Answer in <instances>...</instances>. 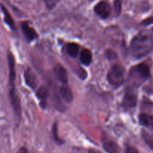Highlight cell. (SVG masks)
Returning a JSON list of instances; mask_svg holds the SVG:
<instances>
[{
    "label": "cell",
    "instance_id": "cell-1",
    "mask_svg": "<svg viewBox=\"0 0 153 153\" xmlns=\"http://www.w3.org/2000/svg\"><path fill=\"white\" fill-rule=\"evenodd\" d=\"M153 49V37L149 33L142 31L133 38L131 43V52L136 58L148 55Z\"/></svg>",
    "mask_w": 153,
    "mask_h": 153
},
{
    "label": "cell",
    "instance_id": "cell-2",
    "mask_svg": "<svg viewBox=\"0 0 153 153\" xmlns=\"http://www.w3.org/2000/svg\"><path fill=\"white\" fill-rule=\"evenodd\" d=\"M7 60H8L9 67V81H10V91H9V97H10V104L13 107L15 114L19 117H20L21 114V107L20 102H19V97L16 91L15 87V79H16V70H15V61L14 58L11 52H9L7 55Z\"/></svg>",
    "mask_w": 153,
    "mask_h": 153
},
{
    "label": "cell",
    "instance_id": "cell-3",
    "mask_svg": "<svg viewBox=\"0 0 153 153\" xmlns=\"http://www.w3.org/2000/svg\"><path fill=\"white\" fill-rule=\"evenodd\" d=\"M107 79L111 86L117 88L123 84L125 79V69L120 65H114L108 73Z\"/></svg>",
    "mask_w": 153,
    "mask_h": 153
},
{
    "label": "cell",
    "instance_id": "cell-4",
    "mask_svg": "<svg viewBox=\"0 0 153 153\" xmlns=\"http://www.w3.org/2000/svg\"><path fill=\"white\" fill-rule=\"evenodd\" d=\"M150 76V71L147 65L145 64H140L133 67L130 72L129 77L134 81H144L147 79Z\"/></svg>",
    "mask_w": 153,
    "mask_h": 153
},
{
    "label": "cell",
    "instance_id": "cell-5",
    "mask_svg": "<svg viewBox=\"0 0 153 153\" xmlns=\"http://www.w3.org/2000/svg\"><path fill=\"white\" fill-rule=\"evenodd\" d=\"M94 11L102 19H107L111 15V7L107 1H101L96 4Z\"/></svg>",
    "mask_w": 153,
    "mask_h": 153
},
{
    "label": "cell",
    "instance_id": "cell-6",
    "mask_svg": "<svg viewBox=\"0 0 153 153\" xmlns=\"http://www.w3.org/2000/svg\"><path fill=\"white\" fill-rule=\"evenodd\" d=\"M137 104V94L134 90L128 88L126 90L123 99V105L125 108H134Z\"/></svg>",
    "mask_w": 153,
    "mask_h": 153
},
{
    "label": "cell",
    "instance_id": "cell-7",
    "mask_svg": "<svg viewBox=\"0 0 153 153\" xmlns=\"http://www.w3.org/2000/svg\"><path fill=\"white\" fill-rule=\"evenodd\" d=\"M53 73L56 79L64 85H67L68 82L67 72L66 69L61 64H56L53 68Z\"/></svg>",
    "mask_w": 153,
    "mask_h": 153
},
{
    "label": "cell",
    "instance_id": "cell-8",
    "mask_svg": "<svg viewBox=\"0 0 153 153\" xmlns=\"http://www.w3.org/2000/svg\"><path fill=\"white\" fill-rule=\"evenodd\" d=\"M22 30L24 35L28 41H32L38 37L37 31L32 27L30 26V25L27 22H23L22 23Z\"/></svg>",
    "mask_w": 153,
    "mask_h": 153
},
{
    "label": "cell",
    "instance_id": "cell-9",
    "mask_svg": "<svg viewBox=\"0 0 153 153\" xmlns=\"http://www.w3.org/2000/svg\"><path fill=\"white\" fill-rule=\"evenodd\" d=\"M24 77L27 85L29 86L31 89H35L37 85V79L33 70L30 68L27 69L24 73Z\"/></svg>",
    "mask_w": 153,
    "mask_h": 153
},
{
    "label": "cell",
    "instance_id": "cell-10",
    "mask_svg": "<svg viewBox=\"0 0 153 153\" xmlns=\"http://www.w3.org/2000/svg\"><path fill=\"white\" fill-rule=\"evenodd\" d=\"M103 148L108 153H120L119 146L116 143L107 137H104L102 140Z\"/></svg>",
    "mask_w": 153,
    "mask_h": 153
},
{
    "label": "cell",
    "instance_id": "cell-11",
    "mask_svg": "<svg viewBox=\"0 0 153 153\" xmlns=\"http://www.w3.org/2000/svg\"><path fill=\"white\" fill-rule=\"evenodd\" d=\"M49 90L45 86L40 87L37 90V93H36V95H37V97L38 98V100H40V105L42 106V108H44L46 106V100H47L48 97H49Z\"/></svg>",
    "mask_w": 153,
    "mask_h": 153
},
{
    "label": "cell",
    "instance_id": "cell-12",
    "mask_svg": "<svg viewBox=\"0 0 153 153\" xmlns=\"http://www.w3.org/2000/svg\"><path fill=\"white\" fill-rule=\"evenodd\" d=\"M60 94H61V97L63 100L66 102H71L73 100V94L72 90L67 86V85H64L60 88L59 90Z\"/></svg>",
    "mask_w": 153,
    "mask_h": 153
},
{
    "label": "cell",
    "instance_id": "cell-13",
    "mask_svg": "<svg viewBox=\"0 0 153 153\" xmlns=\"http://www.w3.org/2000/svg\"><path fill=\"white\" fill-rule=\"evenodd\" d=\"M139 121L142 126L153 129V116L146 114H142L139 116Z\"/></svg>",
    "mask_w": 153,
    "mask_h": 153
},
{
    "label": "cell",
    "instance_id": "cell-14",
    "mask_svg": "<svg viewBox=\"0 0 153 153\" xmlns=\"http://www.w3.org/2000/svg\"><path fill=\"white\" fill-rule=\"evenodd\" d=\"M1 9L2 10L3 13H4V22H6L7 25L11 28L12 30H14L15 29V24H14V21H13V18L12 16H10V13L8 12V10H7L5 7H4L3 4H1Z\"/></svg>",
    "mask_w": 153,
    "mask_h": 153
},
{
    "label": "cell",
    "instance_id": "cell-15",
    "mask_svg": "<svg viewBox=\"0 0 153 153\" xmlns=\"http://www.w3.org/2000/svg\"><path fill=\"white\" fill-rule=\"evenodd\" d=\"M81 62L85 65H89L92 61V53L89 49H84L80 55Z\"/></svg>",
    "mask_w": 153,
    "mask_h": 153
},
{
    "label": "cell",
    "instance_id": "cell-16",
    "mask_svg": "<svg viewBox=\"0 0 153 153\" xmlns=\"http://www.w3.org/2000/svg\"><path fill=\"white\" fill-rule=\"evenodd\" d=\"M79 46L77 43H70L67 45V52L70 57L76 58L79 54Z\"/></svg>",
    "mask_w": 153,
    "mask_h": 153
},
{
    "label": "cell",
    "instance_id": "cell-17",
    "mask_svg": "<svg viewBox=\"0 0 153 153\" xmlns=\"http://www.w3.org/2000/svg\"><path fill=\"white\" fill-rule=\"evenodd\" d=\"M142 137H143L145 142L147 143L148 146H149V147L151 148V149L153 151V134L143 130V131H142Z\"/></svg>",
    "mask_w": 153,
    "mask_h": 153
},
{
    "label": "cell",
    "instance_id": "cell-18",
    "mask_svg": "<svg viewBox=\"0 0 153 153\" xmlns=\"http://www.w3.org/2000/svg\"><path fill=\"white\" fill-rule=\"evenodd\" d=\"M114 7L115 13L117 16H119L120 14L121 10H122V3L121 0H114Z\"/></svg>",
    "mask_w": 153,
    "mask_h": 153
},
{
    "label": "cell",
    "instance_id": "cell-19",
    "mask_svg": "<svg viewBox=\"0 0 153 153\" xmlns=\"http://www.w3.org/2000/svg\"><path fill=\"white\" fill-rule=\"evenodd\" d=\"M46 6L49 10H52L56 6L59 0H44Z\"/></svg>",
    "mask_w": 153,
    "mask_h": 153
},
{
    "label": "cell",
    "instance_id": "cell-20",
    "mask_svg": "<svg viewBox=\"0 0 153 153\" xmlns=\"http://www.w3.org/2000/svg\"><path fill=\"white\" fill-rule=\"evenodd\" d=\"M52 134H53L54 139L56 140L58 143H62L63 141L59 138V137L58 136V128H57V124L55 123L54 124L53 127H52Z\"/></svg>",
    "mask_w": 153,
    "mask_h": 153
},
{
    "label": "cell",
    "instance_id": "cell-21",
    "mask_svg": "<svg viewBox=\"0 0 153 153\" xmlns=\"http://www.w3.org/2000/svg\"><path fill=\"white\" fill-rule=\"evenodd\" d=\"M126 153H139L137 149L134 148V146H131L130 145H128L126 148Z\"/></svg>",
    "mask_w": 153,
    "mask_h": 153
},
{
    "label": "cell",
    "instance_id": "cell-22",
    "mask_svg": "<svg viewBox=\"0 0 153 153\" xmlns=\"http://www.w3.org/2000/svg\"><path fill=\"white\" fill-rule=\"evenodd\" d=\"M151 24H153V16L147 18V19H144V20L142 22V25H151Z\"/></svg>",
    "mask_w": 153,
    "mask_h": 153
},
{
    "label": "cell",
    "instance_id": "cell-23",
    "mask_svg": "<svg viewBox=\"0 0 153 153\" xmlns=\"http://www.w3.org/2000/svg\"><path fill=\"white\" fill-rule=\"evenodd\" d=\"M107 55H108V58H112L113 59L114 58V56L116 57V54H115V52H112V51H108L107 52Z\"/></svg>",
    "mask_w": 153,
    "mask_h": 153
},
{
    "label": "cell",
    "instance_id": "cell-24",
    "mask_svg": "<svg viewBox=\"0 0 153 153\" xmlns=\"http://www.w3.org/2000/svg\"><path fill=\"white\" fill-rule=\"evenodd\" d=\"M18 153H28V150L26 149V148L22 147L18 151Z\"/></svg>",
    "mask_w": 153,
    "mask_h": 153
},
{
    "label": "cell",
    "instance_id": "cell-25",
    "mask_svg": "<svg viewBox=\"0 0 153 153\" xmlns=\"http://www.w3.org/2000/svg\"><path fill=\"white\" fill-rule=\"evenodd\" d=\"M88 153H100V152L97 150H94V149H89Z\"/></svg>",
    "mask_w": 153,
    "mask_h": 153
},
{
    "label": "cell",
    "instance_id": "cell-26",
    "mask_svg": "<svg viewBox=\"0 0 153 153\" xmlns=\"http://www.w3.org/2000/svg\"><path fill=\"white\" fill-rule=\"evenodd\" d=\"M91 1H93V0H91Z\"/></svg>",
    "mask_w": 153,
    "mask_h": 153
}]
</instances>
